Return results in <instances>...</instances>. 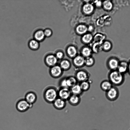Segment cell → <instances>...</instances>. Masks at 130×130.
<instances>
[{
  "instance_id": "7a4b0ae2",
  "label": "cell",
  "mask_w": 130,
  "mask_h": 130,
  "mask_svg": "<svg viewBox=\"0 0 130 130\" xmlns=\"http://www.w3.org/2000/svg\"><path fill=\"white\" fill-rule=\"evenodd\" d=\"M43 96L46 102L49 104H52L58 97V90L54 86H48L44 90Z\"/></svg>"
},
{
  "instance_id": "9a60e30c",
  "label": "cell",
  "mask_w": 130,
  "mask_h": 130,
  "mask_svg": "<svg viewBox=\"0 0 130 130\" xmlns=\"http://www.w3.org/2000/svg\"><path fill=\"white\" fill-rule=\"evenodd\" d=\"M81 98L80 96L72 94L68 100L69 103L73 106L78 105L80 103Z\"/></svg>"
},
{
  "instance_id": "44dd1931",
  "label": "cell",
  "mask_w": 130,
  "mask_h": 130,
  "mask_svg": "<svg viewBox=\"0 0 130 130\" xmlns=\"http://www.w3.org/2000/svg\"><path fill=\"white\" fill-rule=\"evenodd\" d=\"M67 52L68 56L70 58L73 59L77 55V50L73 46L69 47L67 50Z\"/></svg>"
},
{
  "instance_id": "f1b7e54d",
  "label": "cell",
  "mask_w": 130,
  "mask_h": 130,
  "mask_svg": "<svg viewBox=\"0 0 130 130\" xmlns=\"http://www.w3.org/2000/svg\"><path fill=\"white\" fill-rule=\"evenodd\" d=\"M103 5L104 8L107 10H111L112 7V5L111 3L109 1H104Z\"/></svg>"
},
{
  "instance_id": "4dcf8cb0",
  "label": "cell",
  "mask_w": 130,
  "mask_h": 130,
  "mask_svg": "<svg viewBox=\"0 0 130 130\" xmlns=\"http://www.w3.org/2000/svg\"><path fill=\"white\" fill-rule=\"evenodd\" d=\"M43 31L45 37H50L52 34V30L49 28L46 29L44 30H43Z\"/></svg>"
},
{
  "instance_id": "ba28073f",
  "label": "cell",
  "mask_w": 130,
  "mask_h": 130,
  "mask_svg": "<svg viewBox=\"0 0 130 130\" xmlns=\"http://www.w3.org/2000/svg\"><path fill=\"white\" fill-rule=\"evenodd\" d=\"M72 94L70 88H59L58 90V97L66 101L68 100Z\"/></svg>"
},
{
  "instance_id": "1f68e13d",
  "label": "cell",
  "mask_w": 130,
  "mask_h": 130,
  "mask_svg": "<svg viewBox=\"0 0 130 130\" xmlns=\"http://www.w3.org/2000/svg\"><path fill=\"white\" fill-rule=\"evenodd\" d=\"M111 47V44L110 42L108 41L105 42L103 45V47L104 50L107 51L109 50Z\"/></svg>"
},
{
  "instance_id": "8fae6325",
  "label": "cell",
  "mask_w": 130,
  "mask_h": 130,
  "mask_svg": "<svg viewBox=\"0 0 130 130\" xmlns=\"http://www.w3.org/2000/svg\"><path fill=\"white\" fill-rule=\"evenodd\" d=\"M24 99L29 104L33 105L36 102L37 96L35 92L29 91L26 93Z\"/></svg>"
},
{
  "instance_id": "ffe728a7",
  "label": "cell",
  "mask_w": 130,
  "mask_h": 130,
  "mask_svg": "<svg viewBox=\"0 0 130 130\" xmlns=\"http://www.w3.org/2000/svg\"><path fill=\"white\" fill-rule=\"evenodd\" d=\"M67 82L68 88L71 87L78 83V82L75 76L70 75L67 77Z\"/></svg>"
},
{
  "instance_id": "cb8c5ba5",
  "label": "cell",
  "mask_w": 130,
  "mask_h": 130,
  "mask_svg": "<svg viewBox=\"0 0 130 130\" xmlns=\"http://www.w3.org/2000/svg\"><path fill=\"white\" fill-rule=\"evenodd\" d=\"M95 63V60L91 56L85 58V66L87 67H92L94 65Z\"/></svg>"
},
{
  "instance_id": "9c48e42d",
  "label": "cell",
  "mask_w": 130,
  "mask_h": 130,
  "mask_svg": "<svg viewBox=\"0 0 130 130\" xmlns=\"http://www.w3.org/2000/svg\"><path fill=\"white\" fill-rule=\"evenodd\" d=\"M120 61L117 58L111 57L107 60L106 65L108 69L110 71L117 70Z\"/></svg>"
},
{
  "instance_id": "5bb4252c",
  "label": "cell",
  "mask_w": 130,
  "mask_h": 130,
  "mask_svg": "<svg viewBox=\"0 0 130 130\" xmlns=\"http://www.w3.org/2000/svg\"><path fill=\"white\" fill-rule=\"evenodd\" d=\"M120 73L124 74L127 73L128 62L125 61H120L117 70Z\"/></svg>"
},
{
  "instance_id": "d6a6232c",
  "label": "cell",
  "mask_w": 130,
  "mask_h": 130,
  "mask_svg": "<svg viewBox=\"0 0 130 130\" xmlns=\"http://www.w3.org/2000/svg\"><path fill=\"white\" fill-rule=\"evenodd\" d=\"M128 62V70L127 73L130 75V60Z\"/></svg>"
},
{
  "instance_id": "7c38bea8",
  "label": "cell",
  "mask_w": 130,
  "mask_h": 130,
  "mask_svg": "<svg viewBox=\"0 0 130 130\" xmlns=\"http://www.w3.org/2000/svg\"><path fill=\"white\" fill-rule=\"evenodd\" d=\"M54 107L58 110L64 108L66 105V101L58 97L52 103Z\"/></svg>"
},
{
  "instance_id": "30bf717a",
  "label": "cell",
  "mask_w": 130,
  "mask_h": 130,
  "mask_svg": "<svg viewBox=\"0 0 130 130\" xmlns=\"http://www.w3.org/2000/svg\"><path fill=\"white\" fill-rule=\"evenodd\" d=\"M72 59V64L76 68L79 69L85 66V58L81 55H77Z\"/></svg>"
},
{
  "instance_id": "3957f363",
  "label": "cell",
  "mask_w": 130,
  "mask_h": 130,
  "mask_svg": "<svg viewBox=\"0 0 130 130\" xmlns=\"http://www.w3.org/2000/svg\"><path fill=\"white\" fill-rule=\"evenodd\" d=\"M74 76L78 82L80 83L89 80L90 75L86 70L79 69L75 72Z\"/></svg>"
},
{
  "instance_id": "52a82bcc",
  "label": "cell",
  "mask_w": 130,
  "mask_h": 130,
  "mask_svg": "<svg viewBox=\"0 0 130 130\" xmlns=\"http://www.w3.org/2000/svg\"><path fill=\"white\" fill-rule=\"evenodd\" d=\"M58 61L55 55L52 54L46 55L44 59L45 64L49 68L58 64Z\"/></svg>"
},
{
  "instance_id": "4fadbf2b",
  "label": "cell",
  "mask_w": 130,
  "mask_h": 130,
  "mask_svg": "<svg viewBox=\"0 0 130 130\" xmlns=\"http://www.w3.org/2000/svg\"><path fill=\"white\" fill-rule=\"evenodd\" d=\"M58 64L64 71H67L71 68L72 63L69 60L63 59L60 60Z\"/></svg>"
},
{
  "instance_id": "8992f818",
  "label": "cell",
  "mask_w": 130,
  "mask_h": 130,
  "mask_svg": "<svg viewBox=\"0 0 130 130\" xmlns=\"http://www.w3.org/2000/svg\"><path fill=\"white\" fill-rule=\"evenodd\" d=\"M64 71L58 64L49 68V70L50 76L54 78H58L61 77Z\"/></svg>"
},
{
  "instance_id": "d4e9b609",
  "label": "cell",
  "mask_w": 130,
  "mask_h": 130,
  "mask_svg": "<svg viewBox=\"0 0 130 130\" xmlns=\"http://www.w3.org/2000/svg\"><path fill=\"white\" fill-rule=\"evenodd\" d=\"M81 55L85 58L91 56V51L89 48L85 47L81 51Z\"/></svg>"
},
{
  "instance_id": "277c9868",
  "label": "cell",
  "mask_w": 130,
  "mask_h": 130,
  "mask_svg": "<svg viewBox=\"0 0 130 130\" xmlns=\"http://www.w3.org/2000/svg\"><path fill=\"white\" fill-rule=\"evenodd\" d=\"M120 94L119 90L117 87L113 86L109 90L105 92V96L109 101H114L118 98Z\"/></svg>"
},
{
  "instance_id": "6da1fadb",
  "label": "cell",
  "mask_w": 130,
  "mask_h": 130,
  "mask_svg": "<svg viewBox=\"0 0 130 130\" xmlns=\"http://www.w3.org/2000/svg\"><path fill=\"white\" fill-rule=\"evenodd\" d=\"M108 77L112 85L116 87L122 85L125 79V74L120 73L117 70L110 71Z\"/></svg>"
},
{
  "instance_id": "836d02e7",
  "label": "cell",
  "mask_w": 130,
  "mask_h": 130,
  "mask_svg": "<svg viewBox=\"0 0 130 130\" xmlns=\"http://www.w3.org/2000/svg\"><path fill=\"white\" fill-rule=\"evenodd\" d=\"M96 5L97 7L100 6L101 5V2L100 1H97V2L96 3Z\"/></svg>"
},
{
  "instance_id": "4316f807",
  "label": "cell",
  "mask_w": 130,
  "mask_h": 130,
  "mask_svg": "<svg viewBox=\"0 0 130 130\" xmlns=\"http://www.w3.org/2000/svg\"><path fill=\"white\" fill-rule=\"evenodd\" d=\"M58 84L59 88H68L67 82V77L61 78L59 80Z\"/></svg>"
},
{
  "instance_id": "484cf974",
  "label": "cell",
  "mask_w": 130,
  "mask_h": 130,
  "mask_svg": "<svg viewBox=\"0 0 130 130\" xmlns=\"http://www.w3.org/2000/svg\"><path fill=\"white\" fill-rule=\"evenodd\" d=\"M87 29L86 26L83 25H79L76 28L77 32L80 34H83L86 32Z\"/></svg>"
},
{
  "instance_id": "ac0fdd59",
  "label": "cell",
  "mask_w": 130,
  "mask_h": 130,
  "mask_svg": "<svg viewBox=\"0 0 130 130\" xmlns=\"http://www.w3.org/2000/svg\"><path fill=\"white\" fill-rule=\"evenodd\" d=\"M113 86L108 80H105L103 81L100 85V88L101 89L105 92L109 90Z\"/></svg>"
},
{
  "instance_id": "603a6c76",
  "label": "cell",
  "mask_w": 130,
  "mask_h": 130,
  "mask_svg": "<svg viewBox=\"0 0 130 130\" xmlns=\"http://www.w3.org/2000/svg\"><path fill=\"white\" fill-rule=\"evenodd\" d=\"M80 83V86L83 92L87 91L90 89V84L89 80L83 81Z\"/></svg>"
},
{
  "instance_id": "d6986e66",
  "label": "cell",
  "mask_w": 130,
  "mask_h": 130,
  "mask_svg": "<svg viewBox=\"0 0 130 130\" xmlns=\"http://www.w3.org/2000/svg\"><path fill=\"white\" fill-rule=\"evenodd\" d=\"M28 45L30 49L31 50H37L40 47L39 42L34 39H32L29 41Z\"/></svg>"
},
{
  "instance_id": "7402d4cb",
  "label": "cell",
  "mask_w": 130,
  "mask_h": 130,
  "mask_svg": "<svg viewBox=\"0 0 130 130\" xmlns=\"http://www.w3.org/2000/svg\"><path fill=\"white\" fill-rule=\"evenodd\" d=\"M94 10V7L91 4H87L84 5L83 7V10L86 14H90L93 12Z\"/></svg>"
},
{
  "instance_id": "2e32d148",
  "label": "cell",
  "mask_w": 130,
  "mask_h": 130,
  "mask_svg": "<svg viewBox=\"0 0 130 130\" xmlns=\"http://www.w3.org/2000/svg\"><path fill=\"white\" fill-rule=\"evenodd\" d=\"M34 39L39 42L43 41L45 37L43 30L39 29L36 31L34 34Z\"/></svg>"
},
{
  "instance_id": "e0dca14e",
  "label": "cell",
  "mask_w": 130,
  "mask_h": 130,
  "mask_svg": "<svg viewBox=\"0 0 130 130\" xmlns=\"http://www.w3.org/2000/svg\"><path fill=\"white\" fill-rule=\"evenodd\" d=\"M72 94L80 96L83 91L82 90L79 84L78 83L71 87L70 88Z\"/></svg>"
},
{
  "instance_id": "f546056e",
  "label": "cell",
  "mask_w": 130,
  "mask_h": 130,
  "mask_svg": "<svg viewBox=\"0 0 130 130\" xmlns=\"http://www.w3.org/2000/svg\"><path fill=\"white\" fill-rule=\"evenodd\" d=\"M58 60H60L63 59L64 54L61 52L59 51L57 52L55 55Z\"/></svg>"
},
{
  "instance_id": "83f0119b",
  "label": "cell",
  "mask_w": 130,
  "mask_h": 130,
  "mask_svg": "<svg viewBox=\"0 0 130 130\" xmlns=\"http://www.w3.org/2000/svg\"><path fill=\"white\" fill-rule=\"evenodd\" d=\"M92 36L90 34H87L84 35L82 37L83 41L85 43H88L92 40Z\"/></svg>"
},
{
  "instance_id": "5b68a950",
  "label": "cell",
  "mask_w": 130,
  "mask_h": 130,
  "mask_svg": "<svg viewBox=\"0 0 130 130\" xmlns=\"http://www.w3.org/2000/svg\"><path fill=\"white\" fill-rule=\"evenodd\" d=\"M33 106L29 104L24 99H19L16 104V108L17 110L20 112H24L27 111Z\"/></svg>"
}]
</instances>
